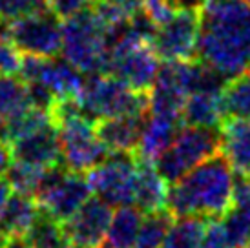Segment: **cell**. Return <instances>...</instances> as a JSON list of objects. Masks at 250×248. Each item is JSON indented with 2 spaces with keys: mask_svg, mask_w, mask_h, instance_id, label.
<instances>
[{
  "mask_svg": "<svg viewBox=\"0 0 250 248\" xmlns=\"http://www.w3.org/2000/svg\"><path fill=\"white\" fill-rule=\"evenodd\" d=\"M13 193V190H11V186L7 185L6 179H0V215H2V212H4V208H6V203L7 199H9V195Z\"/></svg>",
  "mask_w": 250,
  "mask_h": 248,
  "instance_id": "cell-36",
  "label": "cell"
},
{
  "mask_svg": "<svg viewBox=\"0 0 250 248\" xmlns=\"http://www.w3.org/2000/svg\"><path fill=\"white\" fill-rule=\"evenodd\" d=\"M208 219L199 215L175 217L161 248H199Z\"/></svg>",
  "mask_w": 250,
  "mask_h": 248,
  "instance_id": "cell-22",
  "label": "cell"
},
{
  "mask_svg": "<svg viewBox=\"0 0 250 248\" xmlns=\"http://www.w3.org/2000/svg\"><path fill=\"white\" fill-rule=\"evenodd\" d=\"M205 0H175L177 7H188V9H197Z\"/></svg>",
  "mask_w": 250,
  "mask_h": 248,
  "instance_id": "cell-37",
  "label": "cell"
},
{
  "mask_svg": "<svg viewBox=\"0 0 250 248\" xmlns=\"http://www.w3.org/2000/svg\"><path fill=\"white\" fill-rule=\"evenodd\" d=\"M42 172H44V168L26 165L21 161H11L4 177L15 193H24V195L33 197L37 192V186H39V181L42 177Z\"/></svg>",
  "mask_w": 250,
  "mask_h": 248,
  "instance_id": "cell-27",
  "label": "cell"
},
{
  "mask_svg": "<svg viewBox=\"0 0 250 248\" xmlns=\"http://www.w3.org/2000/svg\"><path fill=\"white\" fill-rule=\"evenodd\" d=\"M0 37L24 55L55 57L62 49V21L49 7L0 21Z\"/></svg>",
  "mask_w": 250,
  "mask_h": 248,
  "instance_id": "cell-7",
  "label": "cell"
},
{
  "mask_svg": "<svg viewBox=\"0 0 250 248\" xmlns=\"http://www.w3.org/2000/svg\"><path fill=\"white\" fill-rule=\"evenodd\" d=\"M221 152L236 173L250 177V119L227 117L221 124Z\"/></svg>",
  "mask_w": 250,
  "mask_h": 248,
  "instance_id": "cell-17",
  "label": "cell"
},
{
  "mask_svg": "<svg viewBox=\"0 0 250 248\" xmlns=\"http://www.w3.org/2000/svg\"><path fill=\"white\" fill-rule=\"evenodd\" d=\"M26 237L31 248H61L66 243L62 225L44 210H41L37 219L31 223Z\"/></svg>",
  "mask_w": 250,
  "mask_h": 248,
  "instance_id": "cell-26",
  "label": "cell"
},
{
  "mask_svg": "<svg viewBox=\"0 0 250 248\" xmlns=\"http://www.w3.org/2000/svg\"><path fill=\"white\" fill-rule=\"evenodd\" d=\"M146 117H148V113L97 119L93 123V130H95V135L99 137V141L110 152L135 153L143 128H145Z\"/></svg>",
  "mask_w": 250,
  "mask_h": 248,
  "instance_id": "cell-14",
  "label": "cell"
},
{
  "mask_svg": "<svg viewBox=\"0 0 250 248\" xmlns=\"http://www.w3.org/2000/svg\"><path fill=\"white\" fill-rule=\"evenodd\" d=\"M11 150H9V145H7L6 141H2L0 139V179L4 177V173H6L7 166L11 165Z\"/></svg>",
  "mask_w": 250,
  "mask_h": 248,
  "instance_id": "cell-34",
  "label": "cell"
},
{
  "mask_svg": "<svg viewBox=\"0 0 250 248\" xmlns=\"http://www.w3.org/2000/svg\"><path fill=\"white\" fill-rule=\"evenodd\" d=\"M104 2H113V4H117V6L125 7L126 11H130L132 15L143 11V4H141V0H104Z\"/></svg>",
  "mask_w": 250,
  "mask_h": 248,
  "instance_id": "cell-35",
  "label": "cell"
},
{
  "mask_svg": "<svg viewBox=\"0 0 250 248\" xmlns=\"http://www.w3.org/2000/svg\"><path fill=\"white\" fill-rule=\"evenodd\" d=\"M179 119L172 117H163V115H155L148 111L145 128L141 133L139 145L135 150V155L141 161H150L155 163V159L172 145L175 133L181 128Z\"/></svg>",
  "mask_w": 250,
  "mask_h": 248,
  "instance_id": "cell-16",
  "label": "cell"
},
{
  "mask_svg": "<svg viewBox=\"0 0 250 248\" xmlns=\"http://www.w3.org/2000/svg\"><path fill=\"white\" fill-rule=\"evenodd\" d=\"M243 248H250V239H249V241H247V245H245Z\"/></svg>",
  "mask_w": 250,
  "mask_h": 248,
  "instance_id": "cell-40",
  "label": "cell"
},
{
  "mask_svg": "<svg viewBox=\"0 0 250 248\" xmlns=\"http://www.w3.org/2000/svg\"><path fill=\"white\" fill-rule=\"evenodd\" d=\"M219 221L230 245L234 248H243L250 239V199L234 201L230 210Z\"/></svg>",
  "mask_w": 250,
  "mask_h": 248,
  "instance_id": "cell-25",
  "label": "cell"
},
{
  "mask_svg": "<svg viewBox=\"0 0 250 248\" xmlns=\"http://www.w3.org/2000/svg\"><path fill=\"white\" fill-rule=\"evenodd\" d=\"M143 212L135 205L117 207L110 221L103 247L106 248H135Z\"/></svg>",
  "mask_w": 250,
  "mask_h": 248,
  "instance_id": "cell-20",
  "label": "cell"
},
{
  "mask_svg": "<svg viewBox=\"0 0 250 248\" xmlns=\"http://www.w3.org/2000/svg\"><path fill=\"white\" fill-rule=\"evenodd\" d=\"M161 59L152 46V37L130 26L113 41L108 57L106 73L139 91H150L157 77Z\"/></svg>",
  "mask_w": 250,
  "mask_h": 248,
  "instance_id": "cell-4",
  "label": "cell"
},
{
  "mask_svg": "<svg viewBox=\"0 0 250 248\" xmlns=\"http://www.w3.org/2000/svg\"><path fill=\"white\" fill-rule=\"evenodd\" d=\"M61 248H90V247H81V245H73V243H68V241H66Z\"/></svg>",
  "mask_w": 250,
  "mask_h": 248,
  "instance_id": "cell-38",
  "label": "cell"
},
{
  "mask_svg": "<svg viewBox=\"0 0 250 248\" xmlns=\"http://www.w3.org/2000/svg\"><path fill=\"white\" fill-rule=\"evenodd\" d=\"M39 212L41 207L35 197L13 192L0 215V239L9 234H26Z\"/></svg>",
  "mask_w": 250,
  "mask_h": 248,
  "instance_id": "cell-19",
  "label": "cell"
},
{
  "mask_svg": "<svg viewBox=\"0 0 250 248\" xmlns=\"http://www.w3.org/2000/svg\"><path fill=\"white\" fill-rule=\"evenodd\" d=\"M113 207L97 195H91L75 214L62 221V232L68 243L90 248H103L110 227Z\"/></svg>",
  "mask_w": 250,
  "mask_h": 248,
  "instance_id": "cell-12",
  "label": "cell"
},
{
  "mask_svg": "<svg viewBox=\"0 0 250 248\" xmlns=\"http://www.w3.org/2000/svg\"><path fill=\"white\" fill-rule=\"evenodd\" d=\"M197 33H199L197 9L179 7L168 21L155 28L152 46L161 62L192 61L197 59Z\"/></svg>",
  "mask_w": 250,
  "mask_h": 248,
  "instance_id": "cell-10",
  "label": "cell"
},
{
  "mask_svg": "<svg viewBox=\"0 0 250 248\" xmlns=\"http://www.w3.org/2000/svg\"><path fill=\"white\" fill-rule=\"evenodd\" d=\"M77 101L93 123L97 119L145 115L150 111V91L133 90L110 73L88 75Z\"/></svg>",
  "mask_w": 250,
  "mask_h": 248,
  "instance_id": "cell-5",
  "label": "cell"
},
{
  "mask_svg": "<svg viewBox=\"0 0 250 248\" xmlns=\"http://www.w3.org/2000/svg\"><path fill=\"white\" fill-rule=\"evenodd\" d=\"M174 219L175 217L167 208L152 212V214H145L141 221L135 248H161Z\"/></svg>",
  "mask_w": 250,
  "mask_h": 248,
  "instance_id": "cell-24",
  "label": "cell"
},
{
  "mask_svg": "<svg viewBox=\"0 0 250 248\" xmlns=\"http://www.w3.org/2000/svg\"><path fill=\"white\" fill-rule=\"evenodd\" d=\"M117 37L91 6L62 22L61 53L83 75L106 73L110 48Z\"/></svg>",
  "mask_w": 250,
  "mask_h": 248,
  "instance_id": "cell-3",
  "label": "cell"
},
{
  "mask_svg": "<svg viewBox=\"0 0 250 248\" xmlns=\"http://www.w3.org/2000/svg\"><path fill=\"white\" fill-rule=\"evenodd\" d=\"M141 4H143V11L157 26L163 24L165 21H168L175 13V9H179L175 0H141Z\"/></svg>",
  "mask_w": 250,
  "mask_h": 248,
  "instance_id": "cell-30",
  "label": "cell"
},
{
  "mask_svg": "<svg viewBox=\"0 0 250 248\" xmlns=\"http://www.w3.org/2000/svg\"><path fill=\"white\" fill-rule=\"evenodd\" d=\"M137 155L130 152H110L95 168L86 172L91 192L111 207L133 205Z\"/></svg>",
  "mask_w": 250,
  "mask_h": 248,
  "instance_id": "cell-9",
  "label": "cell"
},
{
  "mask_svg": "<svg viewBox=\"0 0 250 248\" xmlns=\"http://www.w3.org/2000/svg\"><path fill=\"white\" fill-rule=\"evenodd\" d=\"M22 53L7 39L0 37V75H19Z\"/></svg>",
  "mask_w": 250,
  "mask_h": 248,
  "instance_id": "cell-29",
  "label": "cell"
},
{
  "mask_svg": "<svg viewBox=\"0 0 250 248\" xmlns=\"http://www.w3.org/2000/svg\"><path fill=\"white\" fill-rule=\"evenodd\" d=\"M197 61L232 81L250 69V6L245 0H205L197 7Z\"/></svg>",
  "mask_w": 250,
  "mask_h": 248,
  "instance_id": "cell-1",
  "label": "cell"
},
{
  "mask_svg": "<svg viewBox=\"0 0 250 248\" xmlns=\"http://www.w3.org/2000/svg\"><path fill=\"white\" fill-rule=\"evenodd\" d=\"M234 181L236 170L227 155L215 153L168 185L167 210L174 217L199 215L221 219L234 201Z\"/></svg>",
  "mask_w": 250,
  "mask_h": 248,
  "instance_id": "cell-2",
  "label": "cell"
},
{
  "mask_svg": "<svg viewBox=\"0 0 250 248\" xmlns=\"http://www.w3.org/2000/svg\"><path fill=\"white\" fill-rule=\"evenodd\" d=\"M199 248H234L230 245L219 219H208V225H207V230H205Z\"/></svg>",
  "mask_w": 250,
  "mask_h": 248,
  "instance_id": "cell-31",
  "label": "cell"
},
{
  "mask_svg": "<svg viewBox=\"0 0 250 248\" xmlns=\"http://www.w3.org/2000/svg\"><path fill=\"white\" fill-rule=\"evenodd\" d=\"M91 6H93V0H48V7L61 21H66Z\"/></svg>",
  "mask_w": 250,
  "mask_h": 248,
  "instance_id": "cell-32",
  "label": "cell"
},
{
  "mask_svg": "<svg viewBox=\"0 0 250 248\" xmlns=\"http://www.w3.org/2000/svg\"><path fill=\"white\" fill-rule=\"evenodd\" d=\"M11 159L39 168H49L62 163L61 139L55 123L46 124L41 130L9 143Z\"/></svg>",
  "mask_w": 250,
  "mask_h": 248,
  "instance_id": "cell-13",
  "label": "cell"
},
{
  "mask_svg": "<svg viewBox=\"0 0 250 248\" xmlns=\"http://www.w3.org/2000/svg\"><path fill=\"white\" fill-rule=\"evenodd\" d=\"M223 93L215 91H194L187 97L181 123L190 126H207V128H221L225 121L223 110Z\"/></svg>",
  "mask_w": 250,
  "mask_h": 248,
  "instance_id": "cell-18",
  "label": "cell"
},
{
  "mask_svg": "<svg viewBox=\"0 0 250 248\" xmlns=\"http://www.w3.org/2000/svg\"><path fill=\"white\" fill-rule=\"evenodd\" d=\"M103 248H106V247H103Z\"/></svg>",
  "mask_w": 250,
  "mask_h": 248,
  "instance_id": "cell-42",
  "label": "cell"
},
{
  "mask_svg": "<svg viewBox=\"0 0 250 248\" xmlns=\"http://www.w3.org/2000/svg\"><path fill=\"white\" fill-rule=\"evenodd\" d=\"M245 2H247V4H249V6H250V0H245Z\"/></svg>",
  "mask_w": 250,
  "mask_h": 248,
  "instance_id": "cell-41",
  "label": "cell"
},
{
  "mask_svg": "<svg viewBox=\"0 0 250 248\" xmlns=\"http://www.w3.org/2000/svg\"><path fill=\"white\" fill-rule=\"evenodd\" d=\"M31 106L28 83L17 75H0V119L7 123Z\"/></svg>",
  "mask_w": 250,
  "mask_h": 248,
  "instance_id": "cell-21",
  "label": "cell"
},
{
  "mask_svg": "<svg viewBox=\"0 0 250 248\" xmlns=\"http://www.w3.org/2000/svg\"><path fill=\"white\" fill-rule=\"evenodd\" d=\"M91 195L93 192L86 179V173L71 172L64 163H59L44 168L33 197L41 210L62 223L75 214Z\"/></svg>",
  "mask_w": 250,
  "mask_h": 248,
  "instance_id": "cell-8",
  "label": "cell"
},
{
  "mask_svg": "<svg viewBox=\"0 0 250 248\" xmlns=\"http://www.w3.org/2000/svg\"><path fill=\"white\" fill-rule=\"evenodd\" d=\"M168 183L157 172V168L150 161L137 159V173H135V193L133 205L143 214H152L167 208Z\"/></svg>",
  "mask_w": 250,
  "mask_h": 248,
  "instance_id": "cell-15",
  "label": "cell"
},
{
  "mask_svg": "<svg viewBox=\"0 0 250 248\" xmlns=\"http://www.w3.org/2000/svg\"><path fill=\"white\" fill-rule=\"evenodd\" d=\"M225 119H250V73L236 77L227 83L223 90Z\"/></svg>",
  "mask_w": 250,
  "mask_h": 248,
  "instance_id": "cell-23",
  "label": "cell"
},
{
  "mask_svg": "<svg viewBox=\"0 0 250 248\" xmlns=\"http://www.w3.org/2000/svg\"><path fill=\"white\" fill-rule=\"evenodd\" d=\"M19 77H22L26 83L42 84L44 88H48L57 97V101L68 99V97H77L84 83L83 73L64 57L59 59L57 55H24Z\"/></svg>",
  "mask_w": 250,
  "mask_h": 248,
  "instance_id": "cell-11",
  "label": "cell"
},
{
  "mask_svg": "<svg viewBox=\"0 0 250 248\" xmlns=\"http://www.w3.org/2000/svg\"><path fill=\"white\" fill-rule=\"evenodd\" d=\"M221 145L219 128L181 124L172 145L155 159L153 165L168 185H172L205 159L221 152Z\"/></svg>",
  "mask_w": 250,
  "mask_h": 248,
  "instance_id": "cell-6",
  "label": "cell"
},
{
  "mask_svg": "<svg viewBox=\"0 0 250 248\" xmlns=\"http://www.w3.org/2000/svg\"><path fill=\"white\" fill-rule=\"evenodd\" d=\"M0 248H31L26 234H9L2 237Z\"/></svg>",
  "mask_w": 250,
  "mask_h": 248,
  "instance_id": "cell-33",
  "label": "cell"
},
{
  "mask_svg": "<svg viewBox=\"0 0 250 248\" xmlns=\"http://www.w3.org/2000/svg\"><path fill=\"white\" fill-rule=\"evenodd\" d=\"M42 7H48V0H0V21H11Z\"/></svg>",
  "mask_w": 250,
  "mask_h": 248,
  "instance_id": "cell-28",
  "label": "cell"
},
{
  "mask_svg": "<svg viewBox=\"0 0 250 248\" xmlns=\"http://www.w3.org/2000/svg\"><path fill=\"white\" fill-rule=\"evenodd\" d=\"M2 131H4V121L0 119V139H2Z\"/></svg>",
  "mask_w": 250,
  "mask_h": 248,
  "instance_id": "cell-39",
  "label": "cell"
}]
</instances>
